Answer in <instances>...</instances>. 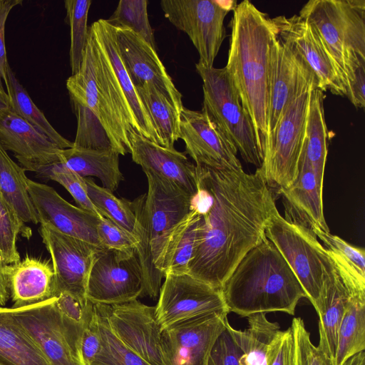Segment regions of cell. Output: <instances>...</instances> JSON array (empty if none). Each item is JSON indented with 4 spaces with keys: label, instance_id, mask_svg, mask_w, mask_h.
<instances>
[{
    "label": "cell",
    "instance_id": "50",
    "mask_svg": "<svg viewBox=\"0 0 365 365\" xmlns=\"http://www.w3.org/2000/svg\"><path fill=\"white\" fill-rule=\"evenodd\" d=\"M364 88L365 61H362L356 66L346 88V97L357 108L365 107Z\"/></svg>",
    "mask_w": 365,
    "mask_h": 365
},
{
    "label": "cell",
    "instance_id": "11",
    "mask_svg": "<svg viewBox=\"0 0 365 365\" xmlns=\"http://www.w3.org/2000/svg\"><path fill=\"white\" fill-rule=\"evenodd\" d=\"M236 1L162 0L165 16L185 32L199 53V64L213 67L214 61L226 37L224 21L237 6Z\"/></svg>",
    "mask_w": 365,
    "mask_h": 365
},
{
    "label": "cell",
    "instance_id": "18",
    "mask_svg": "<svg viewBox=\"0 0 365 365\" xmlns=\"http://www.w3.org/2000/svg\"><path fill=\"white\" fill-rule=\"evenodd\" d=\"M311 86L317 88L314 76L277 35L270 48L267 139L289 103L301 91Z\"/></svg>",
    "mask_w": 365,
    "mask_h": 365
},
{
    "label": "cell",
    "instance_id": "10",
    "mask_svg": "<svg viewBox=\"0 0 365 365\" xmlns=\"http://www.w3.org/2000/svg\"><path fill=\"white\" fill-rule=\"evenodd\" d=\"M9 309L51 365H85L81 351L84 324L63 318L56 307L55 297Z\"/></svg>",
    "mask_w": 365,
    "mask_h": 365
},
{
    "label": "cell",
    "instance_id": "25",
    "mask_svg": "<svg viewBox=\"0 0 365 365\" xmlns=\"http://www.w3.org/2000/svg\"><path fill=\"white\" fill-rule=\"evenodd\" d=\"M322 187L323 184L302 153L297 179L277 192L282 196L284 218L312 231L329 232L323 210Z\"/></svg>",
    "mask_w": 365,
    "mask_h": 365
},
{
    "label": "cell",
    "instance_id": "33",
    "mask_svg": "<svg viewBox=\"0 0 365 365\" xmlns=\"http://www.w3.org/2000/svg\"><path fill=\"white\" fill-rule=\"evenodd\" d=\"M25 170L15 163L0 143V192L24 222L38 224L29 192Z\"/></svg>",
    "mask_w": 365,
    "mask_h": 365
},
{
    "label": "cell",
    "instance_id": "12",
    "mask_svg": "<svg viewBox=\"0 0 365 365\" xmlns=\"http://www.w3.org/2000/svg\"><path fill=\"white\" fill-rule=\"evenodd\" d=\"M143 273L135 251L100 248L89 272L86 299L93 304L115 305L137 299Z\"/></svg>",
    "mask_w": 365,
    "mask_h": 365
},
{
    "label": "cell",
    "instance_id": "54",
    "mask_svg": "<svg viewBox=\"0 0 365 365\" xmlns=\"http://www.w3.org/2000/svg\"><path fill=\"white\" fill-rule=\"evenodd\" d=\"M9 110V98L3 86L2 78L0 77V113L6 112Z\"/></svg>",
    "mask_w": 365,
    "mask_h": 365
},
{
    "label": "cell",
    "instance_id": "13",
    "mask_svg": "<svg viewBox=\"0 0 365 365\" xmlns=\"http://www.w3.org/2000/svg\"><path fill=\"white\" fill-rule=\"evenodd\" d=\"M164 278L155 306L162 331L198 317L229 313L221 289L188 274H167Z\"/></svg>",
    "mask_w": 365,
    "mask_h": 365
},
{
    "label": "cell",
    "instance_id": "40",
    "mask_svg": "<svg viewBox=\"0 0 365 365\" xmlns=\"http://www.w3.org/2000/svg\"><path fill=\"white\" fill-rule=\"evenodd\" d=\"M19 234L29 238L31 230L25 225L14 207L0 192V259L4 265L21 259L16 244Z\"/></svg>",
    "mask_w": 365,
    "mask_h": 365
},
{
    "label": "cell",
    "instance_id": "45",
    "mask_svg": "<svg viewBox=\"0 0 365 365\" xmlns=\"http://www.w3.org/2000/svg\"><path fill=\"white\" fill-rule=\"evenodd\" d=\"M328 252L349 298L365 302V273L338 254Z\"/></svg>",
    "mask_w": 365,
    "mask_h": 365
},
{
    "label": "cell",
    "instance_id": "5",
    "mask_svg": "<svg viewBox=\"0 0 365 365\" xmlns=\"http://www.w3.org/2000/svg\"><path fill=\"white\" fill-rule=\"evenodd\" d=\"M66 88L71 103L86 107L98 120L113 148L120 155L130 153L128 133L135 129V125L90 30L81 68L67 79Z\"/></svg>",
    "mask_w": 365,
    "mask_h": 365
},
{
    "label": "cell",
    "instance_id": "8",
    "mask_svg": "<svg viewBox=\"0 0 365 365\" xmlns=\"http://www.w3.org/2000/svg\"><path fill=\"white\" fill-rule=\"evenodd\" d=\"M195 67L202 80V110L240 152L242 158L259 168L264 152L225 67L206 68L199 63Z\"/></svg>",
    "mask_w": 365,
    "mask_h": 365
},
{
    "label": "cell",
    "instance_id": "2",
    "mask_svg": "<svg viewBox=\"0 0 365 365\" xmlns=\"http://www.w3.org/2000/svg\"><path fill=\"white\" fill-rule=\"evenodd\" d=\"M225 66L264 152L267 137L270 48L277 35L272 18L244 0L232 11Z\"/></svg>",
    "mask_w": 365,
    "mask_h": 365
},
{
    "label": "cell",
    "instance_id": "47",
    "mask_svg": "<svg viewBox=\"0 0 365 365\" xmlns=\"http://www.w3.org/2000/svg\"><path fill=\"white\" fill-rule=\"evenodd\" d=\"M295 344L291 326L279 330L270 342L267 354V365H290Z\"/></svg>",
    "mask_w": 365,
    "mask_h": 365
},
{
    "label": "cell",
    "instance_id": "52",
    "mask_svg": "<svg viewBox=\"0 0 365 365\" xmlns=\"http://www.w3.org/2000/svg\"><path fill=\"white\" fill-rule=\"evenodd\" d=\"M297 321L306 351L307 365H334L333 361L312 343L310 334L306 329L303 319L297 317Z\"/></svg>",
    "mask_w": 365,
    "mask_h": 365
},
{
    "label": "cell",
    "instance_id": "22",
    "mask_svg": "<svg viewBox=\"0 0 365 365\" xmlns=\"http://www.w3.org/2000/svg\"><path fill=\"white\" fill-rule=\"evenodd\" d=\"M89 30L105 56L115 88L133 120L134 130L143 137L162 145L153 121L120 58L115 28L106 19H101L93 22Z\"/></svg>",
    "mask_w": 365,
    "mask_h": 365
},
{
    "label": "cell",
    "instance_id": "39",
    "mask_svg": "<svg viewBox=\"0 0 365 365\" xmlns=\"http://www.w3.org/2000/svg\"><path fill=\"white\" fill-rule=\"evenodd\" d=\"M91 0H66L64 1L66 19L71 30L70 66L71 75L76 74L81 66L88 39V15Z\"/></svg>",
    "mask_w": 365,
    "mask_h": 365
},
{
    "label": "cell",
    "instance_id": "27",
    "mask_svg": "<svg viewBox=\"0 0 365 365\" xmlns=\"http://www.w3.org/2000/svg\"><path fill=\"white\" fill-rule=\"evenodd\" d=\"M349 299V293L334 267L326 281L321 300L315 309L319 317V343L317 346L333 363L338 330Z\"/></svg>",
    "mask_w": 365,
    "mask_h": 365
},
{
    "label": "cell",
    "instance_id": "56",
    "mask_svg": "<svg viewBox=\"0 0 365 365\" xmlns=\"http://www.w3.org/2000/svg\"><path fill=\"white\" fill-rule=\"evenodd\" d=\"M290 365H296V360H295V349H294V355L292 356V361H291V364Z\"/></svg>",
    "mask_w": 365,
    "mask_h": 365
},
{
    "label": "cell",
    "instance_id": "42",
    "mask_svg": "<svg viewBox=\"0 0 365 365\" xmlns=\"http://www.w3.org/2000/svg\"><path fill=\"white\" fill-rule=\"evenodd\" d=\"M77 119L73 147L94 150H115L100 122L86 107L71 103Z\"/></svg>",
    "mask_w": 365,
    "mask_h": 365
},
{
    "label": "cell",
    "instance_id": "20",
    "mask_svg": "<svg viewBox=\"0 0 365 365\" xmlns=\"http://www.w3.org/2000/svg\"><path fill=\"white\" fill-rule=\"evenodd\" d=\"M28 186L41 225L102 248L97 232L101 217L73 205L46 184L29 178Z\"/></svg>",
    "mask_w": 365,
    "mask_h": 365
},
{
    "label": "cell",
    "instance_id": "29",
    "mask_svg": "<svg viewBox=\"0 0 365 365\" xmlns=\"http://www.w3.org/2000/svg\"><path fill=\"white\" fill-rule=\"evenodd\" d=\"M0 361L6 365H51L9 308H0Z\"/></svg>",
    "mask_w": 365,
    "mask_h": 365
},
{
    "label": "cell",
    "instance_id": "21",
    "mask_svg": "<svg viewBox=\"0 0 365 365\" xmlns=\"http://www.w3.org/2000/svg\"><path fill=\"white\" fill-rule=\"evenodd\" d=\"M114 28L120 58L134 86L154 85L180 113L184 107L182 94L176 88L157 51L131 30Z\"/></svg>",
    "mask_w": 365,
    "mask_h": 365
},
{
    "label": "cell",
    "instance_id": "19",
    "mask_svg": "<svg viewBox=\"0 0 365 365\" xmlns=\"http://www.w3.org/2000/svg\"><path fill=\"white\" fill-rule=\"evenodd\" d=\"M180 138L196 165L213 169H242L237 151L207 113L183 107L180 116Z\"/></svg>",
    "mask_w": 365,
    "mask_h": 365
},
{
    "label": "cell",
    "instance_id": "44",
    "mask_svg": "<svg viewBox=\"0 0 365 365\" xmlns=\"http://www.w3.org/2000/svg\"><path fill=\"white\" fill-rule=\"evenodd\" d=\"M102 248L120 252H134L138 244L137 237L111 220L101 217L97 227Z\"/></svg>",
    "mask_w": 365,
    "mask_h": 365
},
{
    "label": "cell",
    "instance_id": "28",
    "mask_svg": "<svg viewBox=\"0 0 365 365\" xmlns=\"http://www.w3.org/2000/svg\"><path fill=\"white\" fill-rule=\"evenodd\" d=\"M119 153L115 150H94L72 147L61 149L58 162L83 178H99L102 187L113 192L123 180L119 168Z\"/></svg>",
    "mask_w": 365,
    "mask_h": 365
},
{
    "label": "cell",
    "instance_id": "48",
    "mask_svg": "<svg viewBox=\"0 0 365 365\" xmlns=\"http://www.w3.org/2000/svg\"><path fill=\"white\" fill-rule=\"evenodd\" d=\"M241 355L225 327L211 349L207 365H240Z\"/></svg>",
    "mask_w": 365,
    "mask_h": 365
},
{
    "label": "cell",
    "instance_id": "15",
    "mask_svg": "<svg viewBox=\"0 0 365 365\" xmlns=\"http://www.w3.org/2000/svg\"><path fill=\"white\" fill-rule=\"evenodd\" d=\"M39 234L54 272L55 296L67 292L85 303L89 272L100 247L41 225Z\"/></svg>",
    "mask_w": 365,
    "mask_h": 365
},
{
    "label": "cell",
    "instance_id": "17",
    "mask_svg": "<svg viewBox=\"0 0 365 365\" xmlns=\"http://www.w3.org/2000/svg\"><path fill=\"white\" fill-rule=\"evenodd\" d=\"M227 313L188 319L162 331L165 365H207L211 349L225 329Z\"/></svg>",
    "mask_w": 365,
    "mask_h": 365
},
{
    "label": "cell",
    "instance_id": "34",
    "mask_svg": "<svg viewBox=\"0 0 365 365\" xmlns=\"http://www.w3.org/2000/svg\"><path fill=\"white\" fill-rule=\"evenodd\" d=\"M135 88L153 121L161 145L168 148H175V143L180 138V113L154 85L145 83Z\"/></svg>",
    "mask_w": 365,
    "mask_h": 365
},
{
    "label": "cell",
    "instance_id": "3",
    "mask_svg": "<svg viewBox=\"0 0 365 365\" xmlns=\"http://www.w3.org/2000/svg\"><path fill=\"white\" fill-rule=\"evenodd\" d=\"M229 312L243 317L282 312L294 315L305 293L275 246L265 237L240 261L221 287Z\"/></svg>",
    "mask_w": 365,
    "mask_h": 365
},
{
    "label": "cell",
    "instance_id": "4",
    "mask_svg": "<svg viewBox=\"0 0 365 365\" xmlns=\"http://www.w3.org/2000/svg\"><path fill=\"white\" fill-rule=\"evenodd\" d=\"M148 192L130 201L135 215V253L143 273V292L153 299L159 295L163 275L158 269L168 240L190 212L191 196L152 173H145Z\"/></svg>",
    "mask_w": 365,
    "mask_h": 365
},
{
    "label": "cell",
    "instance_id": "24",
    "mask_svg": "<svg viewBox=\"0 0 365 365\" xmlns=\"http://www.w3.org/2000/svg\"><path fill=\"white\" fill-rule=\"evenodd\" d=\"M0 143L25 170L58 162L60 149L47 136L10 110L0 113Z\"/></svg>",
    "mask_w": 365,
    "mask_h": 365
},
{
    "label": "cell",
    "instance_id": "37",
    "mask_svg": "<svg viewBox=\"0 0 365 365\" xmlns=\"http://www.w3.org/2000/svg\"><path fill=\"white\" fill-rule=\"evenodd\" d=\"M101 347L91 365H151L125 346L110 328L101 304H94Z\"/></svg>",
    "mask_w": 365,
    "mask_h": 365
},
{
    "label": "cell",
    "instance_id": "31",
    "mask_svg": "<svg viewBox=\"0 0 365 365\" xmlns=\"http://www.w3.org/2000/svg\"><path fill=\"white\" fill-rule=\"evenodd\" d=\"M324 98L322 91L316 88L310 91L302 151L322 184L327 161L328 138Z\"/></svg>",
    "mask_w": 365,
    "mask_h": 365
},
{
    "label": "cell",
    "instance_id": "23",
    "mask_svg": "<svg viewBox=\"0 0 365 365\" xmlns=\"http://www.w3.org/2000/svg\"><path fill=\"white\" fill-rule=\"evenodd\" d=\"M132 160L144 173H152L190 195L197 191L196 165L175 148L162 146L132 129L128 133Z\"/></svg>",
    "mask_w": 365,
    "mask_h": 365
},
{
    "label": "cell",
    "instance_id": "55",
    "mask_svg": "<svg viewBox=\"0 0 365 365\" xmlns=\"http://www.w3.org/2000/svg\"><path fill=\"white\" fill-rule=\"evenodd\" d=\"M344 365H365L364 351H361L351 357L344 364Z\"/></svg>",
    "mask_w": 365,
    "mask_h": 365
},
{
    "label": "cell",
    "instance_id": "51",
    "mask_svg": "<svg viewBox=\"0 0 365 365\" xmlns=\"http://www.w3.org/2000/svg\"><path fill=\"white\" fill-rule=\"evenodd\" d=\"M21 0H0V77L6 81V69L8 65L5 46V25L11 9L22 4Z\"/></svg>",
    "mask_w": 365,
    "mask_h": 365
},
{
    "label": "cell",
    "instance_id": "35",
    "mask_svg": "<svg viewBox=\"0 0 365 365\" xmlns=\"http://www.w3.org/2000/svg\"><path fill=\"white\" fill-rule=\"evenodd\" d=\"M6 93L10 103L9 110L47 136L60 149L72 148L73 143L63 137L53 128L43 112L33 102L9 63L6 66Z\"/></svg>",
    "mask_w": 365,
    "mask_h": 365
},
{
    "label": "cell",
    "instance_id": "53",
    "mask_svg": "<svg viewBox=\"0 0 365 365\" xmlns=\"http://www.w3.org/2000/svg\"><path fill=\"white\" fill-rule=\"evenodd\" d=\"M9 297V290L4 274V264L0 259V308L4 307Z\"/></svg>",
    "mask_w": 365,
    "mask_h": 365
},
{
    "label": "cell",
    "instance_id": "9",
    "mask_svg": "<svg viewBox=\"0 0 365 365\" xmlns=\"http://www.w3.org/2000/svg\"><path fill=\"white\" fill-rule=\"evenodd\" d=\"M313 88L301 91L289 103L265 142L263 162L256 171L274 193L289 187L297 178L309 93Z\"/></svg>",
    "mask_w": 365,
    "mask_h": 365
},
{
    "label": "cell",
    "instance_id": "1",
    "mask_svg": "<svg viewBox=\"0 0 365 365\" xmlns=\"http://www.w3.org/2000/svg\"><path fill=\"white\" fill-rule=\"evenodd\" d=\"M195 165L190 210L200 220L187 274L221 289L242 258L266 237L275 197L257 171Z\"/></svg>",
    "mask_w": 365,
    "mask_h": 365
},
{
    "label": "cell",
    "instance_id": "26",
    "mask_svg": "<svg viewBox=\"0 0 365 365\" xmlns=\"http://www.w3.org/2000/svg\"><path fill=\"white\" fill-rule=\"evenodd\" d=\"M11 307L36 304L55 296L54 272L49 260L26 255L23 259L4 265Z\"/></svg>",
    "mask_w": 365,
    "mask_h": 365
},
{
    "label": "cell",
    "instance_id": "36",
    "mask_svg": "<svg viewBox=\"0 0 365 365\" xmlns=\"http://www.w3.org/2000/svg\"><path fill=\"white\" fill-rule=\"evenodd\" d=\"M364 349L365 302L349 298L338 330L334 365H344Z\"/></svg>",
    "mask_w": 365,
    "mask_h": 365
},
{
    "label": "cell",
    "instance_id": "38",
    "mask_svg": "<svg viewBox=\"0 0 365 365\" xmlns=\"http://www.w3.org/2000/svg\"><path fill=\"white\" fill-rule=\"evenodd\" d=\"M85 182L88 197L101 215L135 236V215L130 201L118 198L91 178H85Z\"/></svg>",
    "mask_w": 365,
    "mask_h": 365
},
{
    "label": "cell",
    "instance_id": "7",
    "mask_svg": "<svg viewBox=\"0 0 365 365\" xmlns=\"http://www.w3.org/2000/svg\"><path fill=\"white\" fill-rule=\"evenodd\" d=\"M265 236L286 260L306 298L316 309L326 281L335 267L328 250L312 230L287 220L277 207L267 222Z\"/></svg>",
    "mask_w": 365,
    "mask_h": 365
},
{
    "label": "cell",
    "instance_id": "32",
    "mask_svg": "<svg viewBox=\"0 0 365 365\" xmlns=\"http://www.w3.org/2000/svg\"><path fill=\"white\" fill-rule=\"evenodd\" d=\"M199 220V214L190 210L173 231L158 267L164 277L167 274H187L195 247Z\"/></svg>",
    "mask_w": 365,
    "mask_h": 365
},
{
    "label": "cell",
    "instance_id": "6",
    "mask_svg": "<svg viewBox=\"0 0 365 365\" xmlns=\"http://www.w3.org/2000/svg\"><path fill=\"white\" fill-rule=\"evenodd\" d=\"M299 15L327 47L346 88L356 66L365 61V1L311 0Z\"/></svg>",
    "mask_w": 365,
    "mask_h": 365
},
{
    "label": "cell",
    "instance_id": "14",
    "mask_svg": "<svg viewBox=\"0 0 365 365\" xmlns=\"http://www.w3.org/2000/svg\"><path fill=\"white\" fill-rule=\"evenodd\" d=\"M278 36L305 63L323 93L346 96L341 71L327 47L314 28L299 15L272 18Z\"/></svg>",
    "mask_w": 365,
    "mask_h": 365
},
{
    "label": "cell",
    "instance_id": "49",
    "mask_svg": "<svg viewBox=\"0 0 365 365\" xmlns=\"http://www.w3.org/2000/svg\"><path fill=\"white\" fill-rule=\"evenodd\" d=\"M88 300L83 303L73 295L62 292L55 297V304L59 314L65 319L78 324H84Z\"/></svg>",
    "mask_w": 365,
    "mask_h": 365
},
{
    "label": "cell",
    "instance_id": "57",
    "mask_svg": "<svg viewBox=\"0 0 365 365\" xmlns=\"http://www.w3.org/2000/svg\"><path fill=\"white\" fill-rule=\"evenodd\" d=\"M0 365H6V364L0 361Z\"/></svg>",
    "mask_w": 365,
    "mask_h": 365
},
{
    "label": "cell",
    "instance_id": "43",
    "mask_svg": "<svg viewBox=\"0 0 365 365\" xmlns=\"http://www.w3.org/2000/svg\"><path fill=\"white\" fill-rule=\"evenodd\" d=\"M35 173L44 178L57 182L73 197L78 207L102 217L90 200L85 178L68 169L59 162L38 168Z\"/></svg>",
    "mask_w": 365,
    "mask_h": 365
},
{
    "label": "cell",
    "instance_id": "30",
    "mask_svg": "<svg viewBox=\"0 0 365 365\" xmlns=\"http://www.w3.org/2000/svg\"><path fill=\"white\" fill-rule=\"evenodd\" d=\"M248 327L239 330L232 327L228 319L226 329L242 352L240 365H267L269 345L280 330L277 322L267 319L265 313L247 317Z\"/></svg>",
    "mask_w": 365,
    "mask_h": 365
},
{
    "label": "cell",
    "instance_id": "46",
    "mask_svg": "<svg viewBox=\"0 0 365 365\" xmlns=\"http://www.w3.org/2000/svg\"><path fill=\"white\" fill-rule=\"evenodd\" d=\"M313 232L324 242L327 250L338 254L365 273V251L363 248L354 247L330 232L315 230Z\"/></svg>",
    "mask_w": 365,
    "mask_h": 365
},
{
    "label": "cell",
    "instance_id": "41",
    "mask_svg": "<svg viewBox=\"0 0 365 365\" xmlns=\"http://www.w3.org/2000/svg\"><path fill=\"white\" fill-rule=\"evenodd\" d=\"M147 8V0H120L113 14L106 20L113 27L131 30L156 51Z\"/></svg>",
    "mask_w": 365,
    "mask_h": 365
},
{
    "label": "cell",
    "instance_id": "16",
    "mask_svg": "<svg viewBox=\"0 0 365 365\" xmlns=\"http://www.w3.org/2000/svg\"><path fill=\"white\" fill-rule=\"evenodd\" d=\"M108 325L130 349L151 365H165L162 351V330L155 307L138 299L115 305L101 304Z\"/></svg>",
    "mask_w": 365,
    "mask_h": 365
}]
</instances>
